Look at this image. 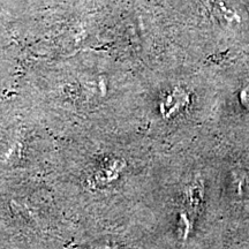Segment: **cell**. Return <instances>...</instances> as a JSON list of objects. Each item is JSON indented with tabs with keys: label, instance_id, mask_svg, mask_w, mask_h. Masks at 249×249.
I'll return each mask as SVG.
<instances>
[{
	"label": "cell",
	"instance_id": "1",
	"mask_svg": "<svg viewBox=\"0 0 249 249\" xmlns=\"http://www.w3.org/2000/svg\"><path fill=\"white\" fill-rule=\"evenodd\" d=\"M187 102V95L180 89H176L173 93L167 97L166 101H165V107H166V113L167 116L172 113V112H177L180 107H183L186 105Z\"/></svg>",
	"mask_w": 249,
	"mask_h": 249
},
{
	"label": "cell",
	"instance_id": "2",
	"mask_svg": "<svg viewBox=\"0 0 249 249\" xmlns=\"http://www.w3.org/2000/svg\"><path fill=\"white\" fill-rule=\"evenodd\" d=\"M241 99H242V102L245 103V104L249 105V85L246 87V88L244 89V91H242Z\"/></svg>",
	"mask_w": 249,
	"mask_h": 249
}]
</instances>
